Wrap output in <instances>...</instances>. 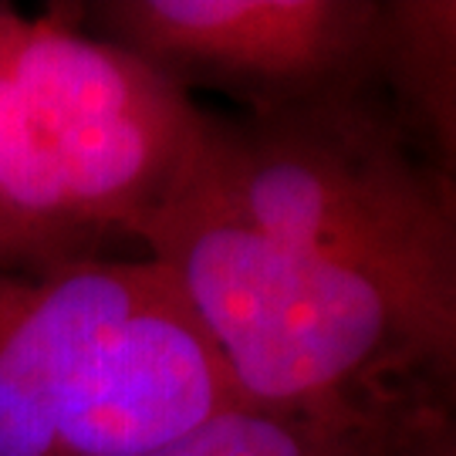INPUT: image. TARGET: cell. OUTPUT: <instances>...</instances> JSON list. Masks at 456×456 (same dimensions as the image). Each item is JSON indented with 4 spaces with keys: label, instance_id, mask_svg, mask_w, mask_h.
<instances>
[{
    "label": "cell",
    "instance_id": "cell-12",
    "mask_svg": "<svg viewBox=\"0 0 456 456\" xmlns=\"http://www.w3.org/2000/svg\"><path fill=\"white\" fill-rule=\"evenodd\" d=\"M0 271H28L17 257V250L11 247V240L4 237V230H0Z\"/></svg>",
    "mask_w": 456,
    "mask_h": 456
},
{
    "label": "cell",
    "instance_id": "cell-11",
    "mask_svg": "<svg viewBox=\"0 0 456 456\" xmlns=\"http://www.w3.org/2000/svg\"><path fill=\"white\" fill-rule=\"evenodd\" d=\"M456 193V183H453ZM423 389H429L433 395H440L443 403H450L456 409V284L453 297H450V308H446V322H443L440 342L429 362V372H426Z\"/></svg>",
    "mask_w": 456,
    "mask_h": 456
},
{
    "label": "cell",
    "instance_id": "cell-10",
    "mask_svg": "<svg viewBox=\"0 0 456 456\" xmlns=\"http://www.w3.org/2000/svg\"><path fill=\"white\" fill-rule=\"evenodd\" d=\"M379 456H456V409L429 389H412L395 406Z\"/></svg>",
    "mask_w": 456,
    "mask_h": 456
},
{
    "label": "cell",
    "instance_id": "cell-6",
    "mask_svg": "<svg viewBox=\"0 0 456 456\" xmlns=\"http://www.w3.org/2000/svg\"><path fill=\"white\" fill-rule=\"evenodd\" d=\"M156 274L152 257L0 271V456H54L58 412L85 348Z\"/></svg>",
    "mask_w": 456,
    "mask_h": 456
},
{
    "label": "cell",
    "instance_id": "cell-7",
    "mask_svg": "<svg viewBox=\"0 0 456 456\" xmlns=\"http://www.w3.org/2000/svg\"><path fill=\"white\" fill-rule=\"evenodd\" d=\"M7 4H0V230L28 271L98 257V240L65 193L45 132L11 68Z\"/></svg>",
    "mask_w": 456,
    "mask_h": 456
},
{
    "label": "cell",
    "instance_id": "cell-3",
    "mask_svg": "<svg viewBox=\"0 0 456 456\" xmlns=\"http://www.w3.org/2000/svg\"><path fill=\"white\" fill-rule=\"evenodd\" d=\"M11 68L95 237L129 233L176 193L207 112L135 54L78 28L61 7L7 11Z\"/></svg>",
    "mask_w": 456,
    "mask_h": 456
},
{
    "label": "cell",
    "instance_id": "cell-5",
    "mask_svg": "<svg viewBox=\"0 0 456 456\" xmlns=\"http://www.w3.org/2000/svg\"><path fill=\"white\" fill-rule=\"evenodd\" d=\"M237 406L216 345L159 267L85 348L58 412L54 456H152Z\"/></svg>",
    "mask_w": 456,
    "mask_h": 456
},
{
    "label": "cell",
    "instance_id": "cell-8",
    "mask_svg": "<svg viewBox=\"0 0 456 456\" xmlns=\"http://www.w3.org/2000/svg\"><path fill=\"white\" fill-rule=\"evenodd\" d=\"M375 88L409 146L456 183V0H382Z\"/></svg>",
    "mask_w": 456,
    "mask_h": 456
},
{
    "label": "cell",
    "instance_id": "cell-1",
    "mask_svg": "<svg viewBox=\"0 0 456 456\" xmlns=\"http://www.w3.org/2000/svg\"><path fill=\"white\" fill-rule=\"evenodd\" d=\"M176 193L359 267L416 318L433 362L456 284V193L375 85L288 112H207Z\"/></svg>",
    "mask_w": 456,
    "mask_h": 456
},
{
    "label": "cell",
    "instance_id": "cell-4",
    "mask_svg": "<svg viewBox=\"0 0 456 456\" xmlns=\"http://www.w3.org/2000/svg\"><path fill=\"white\" fill-rule=\"evenodd\" d=\"M61 11L183 92L213 88L254 115L372 88L382 45V0H95Z\"/></svg>",
    "mask_w": 456,
    "mask_h": 456
},
{
    "label": "cell",
    "instance_id": "cell-2",
    "mask_svg": "<svg viewBox=\"0 0 456 456\" xmlns=\"http://www.w3.org/2000/svg\"><path fill=\"white\" fill-rule=\"evenodd\" d=\"M135 240L180 288L244 406L355 416L395 406L426 382L423 328L352 264L284 244L183 193Z\"/></svg>",
    "mask_w": 456,
    "mask_h": 456
},
{
    "label": "cell",
    "instance_id": "cell-9",
    "mask_svg": "<svg viewBox=\"0 0 456 456\" xmlns=\"http://www.w3.org/2000/svg\"><path fill=\"white\" fill-rule=\"evenodd\" d=\"M395 406L355 416L237 406L152 456H379Z\"/></svg>",
    "mask_w": 456,
    "mask_h": 456
}]
</instances>
